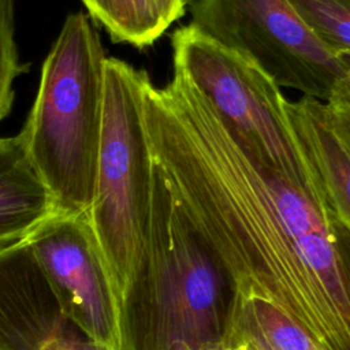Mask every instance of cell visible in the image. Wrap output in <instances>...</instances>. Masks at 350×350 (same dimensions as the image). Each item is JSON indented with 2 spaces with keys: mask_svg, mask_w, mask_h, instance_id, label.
<instances>
[{
  "mask_svg": "<svg viewBox=\"0 0 350 350\" xmlns=\"http://www.w3.org/2000/svg\"><path fill=\"white\" fill-rule=\"evenodd\" d=\"M209 350H250V349L243 343H232V345H221L219 347H213Z\"/></svg>",
  "mask_w": 350,
  "mask_h": 350,
  "instance_id": "cell-18",
  "label": "cell"
},
{
  "mask_svg": "<svg viewBox=\"0 0 350 350\" xmlns=\"http://www.w3.org/2000/svg\"><path fill=\"white\" fill-rule=\"evenodd\" d=\"M27 68L19 63L15 44L14 1L0 0V122L10 113L14 103L12 83Z\"/></svg>",
  "mask_w": 350,
  "mask_h": 350,
  "instance_id": "cell-14",
  "label": "cell"
},
{
  "mask_svg": "<svg viewBox=\"0 0 350 350\" xmlns=\"http://www.w3.org/2000/svg\"><path fill=\"white\" fill-rule=\"evenodd\" d=\"M105 53L82 12L70 14L45 57L19 131L57 213L89 215L104 123Z\"/></svg>",
  "mask_w": 350,
  "mask_h": 350,
  "instance_id": "cell-3",
  "label": "cell"
},
{
  "mask_svg": "<svg viewBox=\"0 0 350 350\" xmlns=\"http://www.w3.org/2000/svg\"><path fill=\"white\" fill-rule=\"evenodd\" d=\"M191 22L260 67L280 88L329 103L346 85L338 57L288 0H194Z\"/></svg>",
  "mask_w": 350,
  "mask_h": 350,
  "instance_id": "cell-6",
  "label": "cell"
},
{
  "mask_svg": "<svg viewBox=\"0 0 350 350\" xmlns=\"http://www.w3.org/2000/svg\"><path fill=\"white\" fill-rule=\"evenodd\" d=\"M152 153L216 254L232 299L264 301L327 350H350V267L327 200L256 161L179 71L145 83Z\"/></svg>",
  "mask_w": 350,
  "mask_h": 350,
  "instance_id": "cell-1",
  "label": "cell"
},
{
  "mask_svg": "<svg viewBox=\"0 0 350 350\" xmlns=\"http://www.w3.org/2000/svg\"><path fill=\"white\" fill-rule=\"evenodd\" d=\"M288 1L331 51L350 52V0Z\"/></svg>",
  "mask_w": 350,
  "mask_h": 350,
  "instance_id": "cell-13",
  "label": "cell"
},
{
  "mask_svg": "<svg viewBox=\"0 0 350 350\" xmlns=\"http://www.w3.org/2000/svg\"><path fill=\"white\" fill-rule=\"evenodd\" d=\"M325 104L334 126L350 148V94L342 90Z\"/></svg>",
  "mask_w": 350,
  "mask_h": 350,
  "instance_id": "cell-15",
  "label": "cell"
},
{
  "mask_svg": "<svg viewBox=\"0 0 350 350\" xmlns=\"http://www.w3.org/2000/svg\"><path fill=\"white\" fill-rule=\"evenodd\" d=\"M148 74L107 57L104 123L89 221L118 298L149 232L153 153L145 118Z\"/></svg>",
  "mask_w": 350,
  "mask_h": 350,
  "instance_id": "cell-4",
  "label": "cell"
},
{
  "mask_svg": "<svg viewBox=\"0 0 350 350\" xmlns=\"http://www.w3.org/2000/svg\"><path fill=\"white\" fill-rule=\"evenodd\" d=\"M25 239L66 316L97 345L119 350V298L89 216L56 213Z\"/></svg>",
  "mask_w": 350,
  "mask_h": 350,
  "instance_id": "cell-7",
  "label": "cell"
},
{
  "mask_svg": "<svg viewBox=\"0 0 350 350\" xmlns=\"http://www.w3.org/2000/svg\"><path fill=\"white\" fill-rule=\"evenodd\" d=\"M159 14L167 26V29L174 23L176 19L183 16L186 5L183 0H154Z\"/></svg>",
  "mask_w": 350,
  "mask_h": 350,
  "instance_id": "cell-16",
  "label": "cell"
},
{
  "mask_svg": "<svg viewBox=\"0 0 350 350\" xmlns=\"http://www.w3.org/2000/svg\"><path fill=\"white\" fill-rule=\"evenodd\" d=\"M232 343L250 350H327L299 324L258 299L231 301L223 345Z\"/></svg>",
  "mask_w": 350,
  "mask_h": 350,
  "instance_id": "cell-11",
  "label": "cell"
},
{
  "mask_svg": "<svg viewBox=\"0 0 350 350\" xmlns=\"http://www.w3.org/2000/svg\"><path fill=\"white\" fill-rule=\"evenodd\" d=\"M336 55H338V57L346 71V75H347V85L342 90L347 92L350 94V52H338Z\"/></svg>",
  "mask_w": 350,
  "mask_h": 350,
  "instance_id": "cell-17",
  "label": "cell"
},
{
  "mask_svg": "<svg viewBox=\"0 0 350 350\" xmlns=\"http://www.w3.org/2000/svg\"><path fill=\"white\" fill-rule=\"evenodd\" d=\"M0 350H108L63 312L42 269L26 265L0 279Z\"/></svg>",
  "mask_w": 350,
  "mask_h": 350,
  "instance_id": "cell-8",
  "label": "cell"
},
{
  "mask_svg": "<svg viewBox=\"0 0 350 350\" xmlns=\"http://www.w3.org/2000/svg\"><path fill=\"white\" fill-rule=\"evenodd\" d=\"M232 288L153 157L149 232L119 301V350H209L224 343Z\"/></svg>",
  "mask_w": 350,
  "mask_h": 350,
  "instance_id": "cell-2",
  "label": "cell"
},
{
  "mask_svg": "<svg viewBox=\"0 0 350 350\" xmlns=\"http://www.w3.org/2000/svg\"><path fill=\"white\" fill-rule=\"evenodd\" d=\"M113 41L138 48L153 44L165 30L154 0H82Z\"/></svg>",
  "mask_w": 350,
  "mask_h": 350,
  "instance_id": "cell-12",
  "label": "cell"
},
{
  "mask_svg": "<svg viewBox=\"0 0 350 350\" xmlns=\"http://www.w3.org/2000/svg\"><path fill=\"white\" fill-rule=\"evenodd\" d=\"M193 1H194V0H183V3H185V5H186V7H187V5H190Z\"/></svg>",
  "mask_w": 350,
  "mask_h": 350,
  "instance_id": "cell-19",
  "label": "cell"
},
{
  "mask_svg": "<svg viewBox=\"0 0 350 350\" xmlns=\"http://www.w3.org/2000/svg\"><path fill=\"white\" fill-rule=\"evenodd\" d=\"M172 57L174 70L202 93L256 161L310 196L327 200L293 129L287 98L273 79L190 23L174 31Z\"/></svg>",
  "mask_w": 350,
  "mask_h": 350,
  "instance_id": "cell-5",
  "label": "cell"
},
{
  "mask_svg": "<svg viewBox=\"0 0 350 350\" xmlns=\"http://www.w3.org/2000/svg\"><path fill=\"white\" fill-rule=\"evenodd\" d=\"M56 213L22 134L0 137V247L25 239Z\"/></svg>",
  "mask_w": 350,
  "mask_h": 350,
  "instance_id": "cell-10",
  "label": "cell"
},
{
  "mask_svg": "<svg viewBox=\"0 0 350 350\" xmlns=\"http://www.w3.org/2000/svg\"><path fill=\"white\" fill-rule=\"evenodd\" d=\"M287 111L336 223L350 238V148L334 126L325 103L302 96L295 101L288 100Z\"/></svg>",
  "mask_w": 350,
  "mask_h": 350,
  "instance_id": "cell-9",
  "label": "cell"
}]
</instances>
